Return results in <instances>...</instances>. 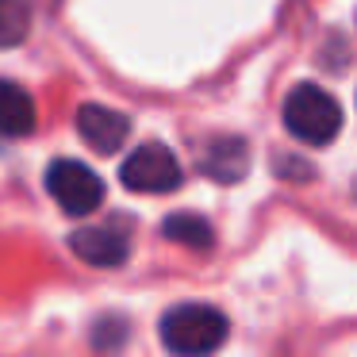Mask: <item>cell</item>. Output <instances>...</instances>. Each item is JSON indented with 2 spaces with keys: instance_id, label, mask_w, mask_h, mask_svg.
I'll list each match as a JSON object with an SVG mask.
<instances>
[{
  "instance_id": "cell-11",
  "label": "cell",
  "mask_w": 357,
  "mask_h": 357,
  "mask_svg": "<svg viewBox=\"0 0 357 357\" xmlns=\"http://www.w3.org/2000/svg\"><path fill=\"white\" fill-rule=\"evenodd\" d=\"M123 338H127V323H123V319H116V315L100 319V323L93 326L96 349H119V346H123Z\"/></svg>"
},
{
  "instance_id": "cell-7",
  "label": "cell",
  "mask_w": 357,
  "mask_h": 357,
  "mask_svg": "<svg viewBox=\"0 0 357 357\" xmlns=\"http://www.w3.org/2000/svg\"><path fill=\"white\" fill-rule=\"evenodd\" d=\"M250 169V150L242 139H234V135H219V139L208 142V150L200 154V173H208L211 181H219V185H234V181H242Z\"/></svg>"
},
{
  "instance_id": "cell-8",
  "label": "cell",
  "mask_w": 357,
  "mask_h": 357,
  "mask_svg": "<svg viewBox=\"0 0 357 357\" xmlns=\"http://www.w3.org/2000/svg\"><path fill=\"white\" fill-rule=\"evenodd\" d=\"M35 131V100L24 85L0 77V135L4 139H24Z\"/></svg>"
},
{
  "instance_id": "cell-9",
  "label": "cell",
  "mask_w": 357,
  "mask_h": 357,
  "mask_svg": "<svg viewBox=\"0 0 357 357\" xmlns=\"http://www.w3.org/2000/svg\"><path fill=\"white\" fill-rule=\"evenodd\" d=\"M162 234L169 242H177V246L185 250H211V242H215V231H211V223L204 215H192V211H177V215H169L162 223Z\"/></svg>"
},
{
  "instance_id": "cell-6",
  "label": "cell",
  "mask_w": 357,
  "mask_h": 357,
  "mask_svg": "<svg viewBox=\"0 0 357 357\" xmlns=\"http://www.w3.org/2000/svg\"><path fill=\"white\" fill-rule=\"evenodd\" d=\"M77 135L96 154H116L131 135V119L104 104H85V108H77Z\"/></svg>"
},
{
  "instance_id": "cell-4",
  "label": "cell",
  "mask_w": 357,
  "mask_h": 357,
  "mask_svg": "<svg viewBox=\"0 0 357 357\" xmlns=\"http://www.w3.org/2000/svg\"><path fill=\"white\" fill-rule=\"evenodd\" d=\"M47 188L58 204H62L66 215H93L104 204V181L89 169L85 162H73V158H58L47 169Z\"/></svg>"
},
{
  "instance_id": "cell-3",
  "label": "cell",
  "mask_w": 357,
  "mask_h": 357,
  "mask_svg": "<svg viewBox=\"0 0 357 357\" xmlns=\"http://www.w3.org/2000/svg\"><path fill=\"white\" fill-rule=\"evenodd\" d=\"M181 162L169 146L162 142H142L135 154H127V162L119 165V181L123 188L131 192H146V196H162V192H173L181 185Z\"/></svg>"
},
{
  "instance_id": "cell-5",
  "label": "cell",
  "mask_w": 357,
  "mask_h": 357,
  "mask_svg": "<svg viewBox=\"0 0 357 357\" xmlns=\"http://www.w3.org/2000/svg\"><path fill=\"white\" fill-rule=\"evenodd\" d=\"M70 246L81 261L112 269V265H123L131 254V234L127 223H100V227H81L70 234Z\"/></svg>"
},
{
  "instance_id": "cell-1",
  "label": "cell",
  "mask_w": 357,
  "mask_h": 357,
  "mask_svg": "<svg viewBox=\"0 0 357 357\" xmlns=\"http://www.w3.org/2000/svg\"><path fill=\"white\" fill-rule=\"evenodd\" d=\"M227 315L211 303H177L162 315L158 334L173 357H211L227 342Z\"/></svg>"
},
{
  "instance_id": "cell-10",
  "label": "cell",
  "mask_w": 357,
  "mask_h": 357,
  "mask_svg": "<svg viewBox=\"0 0 357 357\" xmlns=\"http://www.w3.org/2000/svg\"><path fill=\"white\" fill-rule=\"evenodd\" d=\"M31 27V4L27 0H0V47H20Z\"/></svg>"
},
{
  "instance_id": "cell-2",
  "label": "cell",
  "mask_w": 357,
  "mask_h": 357,
  "mask_svg": "<svg viewBox=\"0 0 357 357\" xmlns=\"http://www.w3.org/2000/svg\"><path fill=\"white\" fill-rule=\"evenodd\" d=\"M284 127L292 139L307 142V146H326L338 139L342 131V108L331 93H323L319 85H296L284 96Z\"/></svg>"
}]
</instances>
